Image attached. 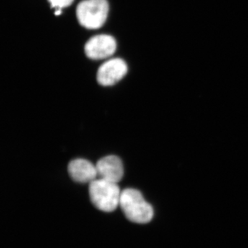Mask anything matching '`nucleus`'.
<instances>
[{"label":"nucleus","instance_id":"3","mask_svg":"<svg viewBox=\"0 0 248 248\" xmlns=\"http://www.w3.org/2000/svg\"><path fill=\"white\" fill-rule=\"evenodd\" d=\"M108 10L107 0H85L77 8V17L86 29H99L107 20Z\"/></svg>","mask_w":248,"mask_h":248},{"label":"nucleus","instance_id":"6","mask_svg":"<svg viewBox=\"0 0 248 248\" xmlns=\"http://www.w3.org/2000/svg\"><path fill=\"white\" fill-rule=\"evenodd\" d=\"M98 177L108 182L119 183L124 176L122 160L115 155H109L99 159L95 165Z\"/></svg>","mask_w":248,"mask_h":248},{"label":"nucleus","instance_id":"5","mask_svg":"<svg viewBox=\"0 0 248 248\" xmlns=\"http://www.w3.org/2000/svg\"><path fill=\"white\" fill-rule=\"evenodd\" d=\"M116 48L117 44L112 36L99 35L88 41L85 45V53L91 60H104L113 55Z\"/></svg>","mask_w":248,"mask_h":248},{"label":"nucleus","instance_id":"1","mask_svg":"<svg viewBox=\"0 0 248 248\" xmlns=\"http://www.w3.org/2000/svg\"><path fill=\"white\" fill-rule=\"evenodd\" d=\"M120 206L125 217L133 223L145 224L149 223L154 216L153 207L136 189L122 191Z\"/></svg>","mask_w":248,"mask_h":248},{"label":"nucleus","instance_id":"2","mask_svg":"<svg viewBox=\"0 0 248 248\" xmlns=\"http://www.w3.org/2000/svg\"><path fill=\"white\" fill-rule=\"evenodd\" d=\"M121 194L116 183L99 178L89 184L91 202L98 210L106 213L114 211L120 205Z\"/></svg>","mask_w":248,"mask_h":248},{"label":"nucleus","instance_id":"8","mask_svg":"<svg viewBox=\"0 0 248 248\" xmlns=\"http://www.w3.org/2000/svg\"><path fill=\"white\" fill-rule=\"evenodd\" d=\"M74 0H48L51 5V8L56 9H62L69 6Z\"/></svg>","mask_w":248,"mask_h":248},{"label":"nucleus","instance_id":"9","mask_svg":"<svg viewBox=\"0 0 248 248\" xmlns=\"http://www.w3.org/2000/svg\"><path fill=\"white\" fill-rule=\"evenodd\" d=\"M55 14L56 15V16H59V15L62 14V9H56V11H55Z\"/></svg>","mask_w":248,"mask_h":248},{"label":"nucleus","instance_id":"7","mask_svg":"<svg viewBox=\"0 0 248 248\" xmlns=\"http://www.w3.org/2000/svg\"><path fill=\"white\" fill-rule=\"evenodd\" d=\"M68 171L73 181L81 184H90L98 177L96 166L84 159L71 161L68 164Z\"/></svg>","mask_w":248,"mask_h":248},{"label":"nucleus","instance_id":"4","mask_svg":"<svg viewBox=\"0 0 248 248\" xmlns=\"http://www.w3.org/2000/svg\"><path fill=\"white\" fill-rule=\"evenodd\" d=\"M127 72L128 66L123 60L112 59L103 63L98 69V83L104 86H113L126 75Z\"/></svg>","mask_w":248,"mask_h":248}]
</instances>
